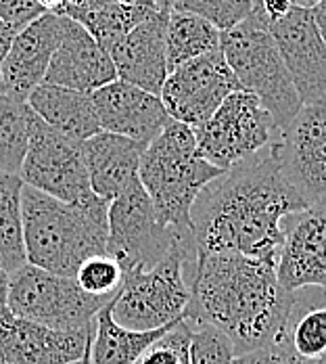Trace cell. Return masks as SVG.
Returning <instances> with one entry per match:
<instances>
[{
	"label": "cell",
	"instance_id": "cell-11",
	"mask_svg": "<svg viewBox=\"0 0 326 364\" xmlns=\"http://www.w3.org/2000/svg\"><path fill=\"white\" fill-rule=\"evenodd\" d=\"M281 174L305 205L326 195V97L303 105L272 143Z\"/></svg>",
	"mask_w": 326,
	"mask_h": 364
},
{
	"label": "cell",
	"instance_id": "cell-13",
	"mask_svg": "<svg viewBox=\"0 0 326 364\" xmlns=\"http://www.w3.org/2000/svg\"><path fill=\"white\" fill-rule=\"evenodd\" d=\"M278 53L301 105L326 97V42L316 26L314 11L293 6L289 13L268 23Z\"/></svg>",
	"mask_w": 326,
	"mask_h": 364
},
{
	"label": "cell",
	"instance_id": "cell-37",
	"mask_svg": "<svg viewBox=\"0 0 326 364\" xmlns=\"http://www.w3.org/2000/svg\"><path fill=\"white\" fill-rule=\"evenodd\" d=\"M6 293H9V272L0 270V316L6 312Z\"/></svg>",
	"mask_w": 326,
	"mask_h": 364
},
{
	"label": "cell",
	"instance_id": "cell-8",
	"mask_svg": "<svg viewBox=\"0 0 326 364\" xmlns=\"http://www.w3.org/2000/svg\"><path fill=\"white\" fill-rule=\"evenodd\" d=\"M276 136L272 115L247 90L232 92L205 124L195 128L197 153L222 172L259 155Z\"/></svg>",
	"mask_w": 326,
	"mask_h": 364
},
{
	"label": "cell",
	"instance_id": "cell-30",
	"mask_svg": "<svg viewBox=\"0 0 326 364\" xmlns=\"http://www.w3.org/2000/svg\"><path fill=\"white\" fill-rule=\"evenodd\" d=\"M77 285L90 295H109L113 297L124 279L119 264L109 254L88 257L73 277Z\"/></svg>",
	"mask_w": 326,
	"mask_h": 364
},
{
	"label": "cell",
	"instance_id": "cell-40",
	"mask_svg": "<svg viewBox=\"0 0 326 364\" xmlns=\"http://www.w3.org/2000/svg\"><path fill=\"white\" fill-rule=\"evenodd\" d=\"M322 0H293L295 6H301V9H314L316 4H320Z\"/></svg>",
	"mask_w": 326,
	"mask_h": 364
},
{
	"label": "cell",
	"instance_id": "cell-35",
	"mask_svg": "<svg viewBox=\"0 0 326 364\" xmlns=\"http://www.w3.org/2000/svg\"><path fill=\"white\" fill-rule=\"evenodd\" d=\"M15 34H17V32L0 19V70H2L4 57H6V53H9V46H11V42H13Z\"/></svg>",
	"mask_w": 326,
	"mask_h": 364
},
{
	"label": "cell",
	"instance_id": "cell-14",
	"mask_svg": "<svg viewBox=\"0 0 326 364\" xmlns=\"http://www.w3.org/2000/svg\"><path fill=\"white\" fill-rule=\"evenodd\" d=\"M276 274L287 291L326 287V195L283 220Z\"/></svg>",
	"mask_w": 326,
	"mask_h": 364
},
{
	"label": "cell",
	"instance_id": "cell-34",
	"mask_svg": "<svg viewBox=\"0 0 326 364\" xmlns=\"http://www.w3.org/2000/svg\"><path fill=\"white\" fill-rule=\"evenodd\" d=\"M293 6V0H254V11L266 23L283 19Z\"/></svg>",
	"mask_w": 326,
	"mask_h": 364
},
{
	"label": "cell",
	"instance_id": "cell-4",
	"mask_svg": "<svg viewBox=\"0 0 326 364\" xmlns=\"http://www.w3.org/2000/svg\"><path fill=\"white\" fill-rule=\"evenodd\" d=\"M222 170L197 153L195 130L172 119L141 157L138 181L146 191L159 220L178 235L190 230V210L199 193Z\"/></svg>",
	"mask_w": 326,
	"mask_h": 364
},
{
	"label": "cell",
	"instance_id": "cell-29",
	"mask_svg": "<svg viewBox=\"0 0 326 364\" xmlns=\"http://www.w3.org/2000/svg\"><path fill=\"white\" fill-rule=\"evenodd\" d=\"M190 325L180 321L163 333L155 343H151L145 352L132 364H190Z\"/></svg>",
	"mask_w": 326,
	"mask_h": 364
},
{
	"label": "cell",
	"instance_id": "cell-6",
	"mask_svg": "<svg viewBox=\"0 0 326 364\" xmlns=\"http://www.w3.org/2000/svg\"><path fill=\"white\" fill-rule=\"evenodd\" d=\"M219 48L241 88L257 97L276 130L287 128L303 105L268 23L254 11L243 23L222 32Z\"/></svg>",
	"mask_w": 326,
	"mask_h": 364
},
{
	"label": "cell",
	"instance_id": "cell-24",
	"mask_svg": "<svg viewBox=\"0 0 326 364\" xmlns=\"http://www.w3.org/2000/svg\"><path fill=\"white\" fill-rule=\"evenodd\" d=\"M222 32L216 30L210 21L182 13L170 11L165 26V46H168V68L170 72L186 61L203 57L219 48Z\"/></svg>",
	"mask_w": 326,
	"mask_h": 364
},
{
	"label": "cell",
	"instance_id": "cell-9",
	"mask_svg": "<svg viewBox=\"0 0 326 364\" xmlns=\"http://www.w3.org/2000/svg\"><path fill=\"white\" fill-rule=\"evenodd\" d=\"M107 226V254L119 264L121 272L151 268L178 241L192 239V232L178 235L159 220L141 181L132 182L109 203Z\"/></svg>",
	"mask_w": 326,
	"mask_h": 364
},
{
	"label": "cell",
	"instance_id": "cell-17",
	"mask_svg": "<svg viewBox=\"0 0 326 364\" xmlns=\"http://www.w3.org/2000/svg\"><path fill=\"white\" fill-rule=\"evenodd\" d=\"M90 97L103 132L145 146L151 145L170 122V115L157 95L121 80H113Z\"/></svg>",
	"mask_w": 326,
	"mask_h": 364
},
{
	"label": "cell",
	"instance_id": "cell-18",
	"mask_svg": "<svg viewBox=\"0 0 326 364\" xmlns=\"http://www.w3.org/2000/svg\"><path fill=\"white\" fill-rule=\"evenodd\" d=\"M117 80L107 50L77 21L61 15V38L42 84L92 95Z\"/></svg>",
	"mask_w": 326,
	"mask_h": 364
},
{
	"label": "cell",
	"instance_id": "cell-27",
	"mask_svg": "<svg viewBox=\"0 0 326 364\" xmlns=\"http://www.w3.org/2000/svg\"><path fill=\"white\" fill-rule=\"evenodd\" d=\"M32 109L0 95V172L19 176L28 141Z\"/></svg>",
	"mask_w": 326,
	"mask_h": 364
},
{
	"label": "cell",
	"instance_id": "cell-20",
	"mask_svg": "<svg viewBox=\"0 0 326 364\" xmlns=\"http://www.w3.org/2000/svg\"><path fill=\"white\" fill-rule=\"evenodd\" d=\"M145 149V145L136 141L103 130L80 143L92 193L107 203L119 197L132 182L138 181V168Z\"/></svg>",
	"mask_w": 326,
	"mask_h": 364
},
{
	"label": "cell",
	"instance_id": "cell-16",
	"mask_svg": "<svg viewBox=\"0 0 326 364\" xmlns=\"http://www.w3.org/2000/svg\"><path fill=\"white\" fill-rule=\"evenodd\" d=\"M61 38V15L46 11L36 21L19 30L0 70V95L26 103L32 90L44 82L50 59Z\"/></svg>",
	"mask_w": 326,
	"mask_h": 364
},
{
	"label": "cell",
	"instance_id": "cell-5",
	"mask_svg": "<svg viewBox=\"0 0 326 364\" xmlns=\"http://www.w3.org/2000/svg\"><path fill=\"white\" fill-rule=\"evenodd\" d=\"M199 259L195 239L178 241L151 268L124 272L109 304L113 321L130 331H159L176 325L190 301L188 277Z\"/></svg>",
	"mask_w": 326,
	"mask_h": 364
},
{
	"label": "cell",
	"instance_id": "cell-21",
	"mask_svg": "<svg viewBox=\"0 0 326 364\" xmlns=\"http://www.w3.org/2000/svg\"><path fill=\"white\" fill-rule=\"evenodd\" d=\"M293 363L320 360L326 356V287L290 291L285 327L274 346Z\"/></svg>",
	"mask_w": 326,
	"mask_h": 364
},
{
	"label": "cell",
	"instance_id": "cell-10",
	"mask_svg": "<svg viewBox=\"0 0 326 364\" xmlns=\"http://www.w3.org/2000/svg\"><path fill=\"white\" fill-rule=\"evenodd\" d=\"M19 178L26 186L65 203H86L97 197L90 188L80 143L55 132L34 111Z\"/></svg>",
	"mask_w": 326,
	"mask_h": 364
},
{
	"label": "cell",
	"instance_id": "cell-22",
	"mask_svg": "<svg viewBox=\"0 0 326 364\" xmlns=\"http://www.w3.org/2000/svg\"><path fill=\"white\" fill-rule=\"evenodd\" d=\"M26 105L61 136L73 143H84L101 132V124L88 92L63 86L40 84L28 97Z\"/></svg>",
	"mask_w": 326,
	"mask_h": 364
},
{
	"label": "cell",
	"instance_id": "cell-39",
	"mask_svg": "<svg viewBox=\"0 0 326 364\" xmlns=\"http://www.w3.org/2000/svg\"><path fill=\"white\" fill-rule=\"evenodd\" d=\"M155 2V6L161 11V13H170L172 9H174V2L176 0H153Z\"/></svg>",
	"mask_w": 326,
	"mask_h": 364
},
{
	"label": "cell",
	"instance_id": "cell-23",
	"mask_svg": "<svg viewBox=\"0 0 326 364\" xmlns=\"http://www.w3.org/2000/svg\"><path fill=\"white\" fill-rule=\"evenodd\" d=\"M111 304V301H109ZM109 304L94 318V333L90 341L88 360L90 364H132L145 352L151 343H155L170 328L159 331H130L119 327L109 310Z\"/></svg>",
	"mask_w": 326,
	"mask_h": 364
},
{
	"label": "cell",
	"instance_id": "cell-1",
	"mask_svg": "<svg viewBox=\"0 0 326 364\" xmlns=\"http://www.w3.org/2000/svg\"><path fill=\"white\" fill-rule=\"evenodd\" d=\"M305 208L283 178L270 145L199 193L190 210L197 254H239L278 264L283 220Z\"/></svg>",
	"mask_w": 326,
	"mask_h": 364
},
{
	"label": "cell",
	"instance_id": "cell-7",
	"mask_svg": "<svg viewBox=\"0 0 326 364\" xmlns=\"http://www.w3.org/2000/svg\"><path fill=\"white\" fill-rule=\"evenodd\" d=\"M113 297L90 295L72 277L23 264L9 274L6 310L21 321L55 331H82L94 327L97 314Z\"/></svg>",
	"mask_w": 326,
	"mask_h": 364
},
{
	"label": "cell",
	"instance_id": "cell-32",
	"mask_svg": "<svg viewBox=\"0 0 326 364\" xmlns=\"http://www.w3.org/2000/svg\"><path fill=\"white\" fill-rule=\"evenodd\" d=\"M138 2H153V0H65L61 13H57V15H65V17L73 19L82 13L99 11L105 6H113V4H138Z\"/></svg>",
	"mask_w": 326,
	"mask_h": 364
},
{
	"label": "cell",
	"instance_id": "cell-3",
	"mask_svg": "<svg viewBox=\"0 0 326 364\" xmlns=\"http://www.w3.org/2000/svg\"><path fill=\"white\" fill-rule=\"evenodd\" d=\"M107 210L109 203L101 197L86 203H65L23 184L26 262L73 279L88 257L107 254Z\"/></svg>",
	"mask_w": 326,
	"mask_h": 364
},
{
	"label": "cell",
	"instance_id": "cell-26",
	"mask_svg": "<svg viewBox=\"0 0 326 364\" xmlns=\"http://www.w3.org/2000/svg\"><path fill=\"white\" fill-rule=\"evenodd\" d=\"M159 9L155 2H138V4H113L99 11L82 13L73 17L82 28L88 30V34L94 38L109 55V48L119 42L126 34H130L138 23H143L151 15H155Z\"/></svg>",
	"mask_w": 326,
	"mask_h": 364
},
{
	"label": "cell",
	"instance_id": "cell-15",
	"mask_svg": "<svg viewBox=\"0 0 326 364\" xmlns=\"http://www.w3.org/2000/svg\"><path fill=\"white\" fill-rule=\"evenodd\" d=\"M94 327L55 331L21 321L9 310L0 316V364H72L90 352Z\"/></svg>",
	"mask_w": 326,
	"mask_h": 364
},
{
	"label": "cell",
	"instance_id": "cell-38",
	"mask_svg": "<svg viewBox=\"0 0 326 364\" xmlns=\"http://www.w3.org/2000/svg\"><path fill=\"white\" fill-rule=\"evenodd\" d=\"M40 4H42L46 11H50V13H61L65 0H40Z\"/></svg>",
	"mask_w": 326,
	"mask_h": 364
},
{
	"label": "cell",
	"instance_id": "cell-33",
	"mask_svg": "<svg viewBox=\"0 0 326 364\" xmlns=\"http://www.w3.org/2000/svg\"><path fill=\"white\" fill-rule=\"evenodd\" d=\"M232 364H293V360L276 348H259L234 356Z\"/></svg>",
	"mask_w": 326,
	"mask_h": 364
},
{
	"label": "cell",
	"instance_id": "cell-12",
	"mask_svg": "<svg viewBox=\"0 0 326 364\" xmlns=\"http://www.w3.org/2000/svg\"><path fill=\"white\" fill-rule=\"evenodd\" d=\"M237 90H243L222 48L186 61L168 73L159 99L168 115L188 128L205 124Z\"/></svg>",
	"mask_w": 326,
	"mask_h": 364
},
{
	"label": "cell",
	"instance_id": "cell-41",
	"mask_svg": "<svg viewBox=\"0 0 326 364\" xmlns=\"http://www.w3.org/2000/svg\"><path fill=\"white\" fill-rule=\"evenodd\" d=\"M293 364H326V356L320 360H308V363H293Z\"/></svg>",
	"mask_w": 326,
	"mask_h": 364
},
{
	"label": "cell",
	"instance_id": "cell-36",
	"mask_svg": "<svg viewBox=\"0 0 326 364\" xmlns=\"http://www.w3.org/2000/svg\"><path fill=\"white\" fill-rule=\"evenodd\" d=\"M312 11H314V19H316V26H318V30L322 34V40L326 42V0L316 4Z\"/></svg>",
	"mask_w": 326,
	"mask_h": 364
},
{
	"label": "cell",
	"instance_id": "cell-2",
	"mask_svg": "<svg viewBox=\"0 0 326 364\" xmlns=\"http://www.w3.org/2000/svg\"><path fill=\"white\" fill-rule=\"evenodd\" d=\"M184 321L219 331L234 356L274 348L289 312L290 291L276 274V262L239 254L199 255L190 277Z\"/></svg>",
	"mask_w": 326,
	"mask_h": 364
},
{
	"label": "cell",
	"instance_id": "cell-28",
	"mask_svg": "<svg viewBox=\"0 0 326 364\" xmlns=\"http://www.w3.org/2000/svg\"><path fill=\"white\" fill-rule=\"evenodd\" d=\"M172 11L197 15L219 32H228L254 13V0H176Z\"/></svg>",
	"mask_w": 326,
	"mask_h": 364
},
{
	"label": "cell",
	"instance_id": "cell-19",
	"mask_svg": "<svg viewBox=\"0 0 326 364\" xmlns=\"http://www.w3.org/2000/svg\"><path fill=\"white\" fill-rule=\"evenodd\" d=\"M165 26L168 13L157 11L109 48L117 80L159 97L161 86L170 73Z\"/></svg>",
	"mask_w": 326,
	"mask_h": 364
},
{
	"label": "cell",
	"instance_id": "cell-31",
	"mask_svg": "<svg viewBox=\"0 0 326 364\" xmlns=\"http://www.w3.org/2000/svg\"><path fill=\"white\" fill-rule=\"evenodd\" d=\"M190 364H232V343L219 331L207 325H190Z\"/></svg>",
	"mask_w": 326,
	"mask_h": 364
},
{
	"label": "cell",
	"instance_id": "cell-42",
	"mask_svg": "<svg viewBox=\"0 0 326 364\" xmlns=\"http://www.w3.org/2000/svg\"><path fill=\"white\" fill-rule=\"evenodd\" d=\"M72 364H90V360H88V356H86V358H82V360H77V363H72Z\"/></svg>",
	"mask_w": 326,
	"mask_h": 364
},
{
	"label": "cell",
	"instance_id": "cell-25",
	"mask_svg": "<svg viewBox=\"0 0 326 364\" xmlns=\"http://www.w3.org/2000/svg\"><path fill=\"white\" fill-rule=\"evenodd\" d=\"M23 181L0 172V270L15 272L26 262L23 220H21Z\"/></svg>",
	"mask_w": 326,
	"mask_h": 364
}]
</instances>
